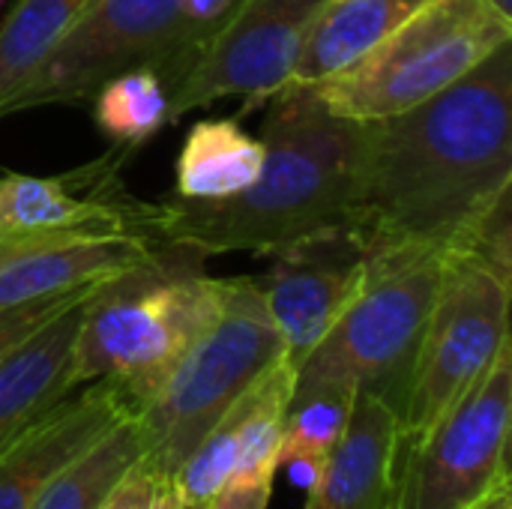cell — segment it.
Listing matches in <instances>:
<instances>
[{
    "mask_svg": "<svg viewBox=\"0 0 512 509\" xmlns=\"http://www.w3.org/2000/svg\"><path fill=\"white\" fill-rule=\"evenodd\" d=\"M210 33L186 18L180 0H87L3 114L90 102L105 81L141 66L156 69L171 93Z\"/></svg>",
    "mask_w": 512,
    "mask_h": 509,
    "instance_id": "cell-7",
    "label": "cell"
},
{
    "mask_svg": "<svg viewBox=\"0 0 512 509\" xmlns=\"http://www.w3.org/2000/svg\"><path fill=\"white\" fill-rule=\"evenodd\" d=\"M96 126L120 147H141L168 120V87L156 69H129L93 93Z\"/></svg>",
    "mask_w": 512,
    "mask_h": 509,
    "instance_id": "cell-22",
    "label": "cell"
},
{
    "mask_svg": "<svg viewBox=\"0 0 512 509\" xmlns=\"http://www.w3.org/2000/svg\"><path fill=\"white\" fill-rule=\"evenodd\" d=\"M489 6H495L504 18H510L512 21V0H486Z\"/></svg>",
    "mask_w": 512,
    "mask_h": 509,
    "instance_id": "cell-29",
    "label": "cell"
},
{
    "mask_svg": "<svg viewBox=\"0 0 512 509\" xmlns=\"http://www.w3.org/2000/svg\"><path fill=\"white\" fill-rule=\"evenodd\" d=\"M512 189V48L423 105L366 123L354 228L369 252H453Z\"/></svg>",
    "mask_w": 512,
    "mask_h": 509,
    "instance_id": "cell-1",
    "label": "cell"
},
{
    "mask_svg": "<svg viewBox=\"0 0 512 509\" xmlns=\"http://www.w3.org/2000/svg\"><path fill=\"white\" fill-rule=\"evenodd\" d=\"M512 189L498 195L489 210L465 231V237L456 243L453 252H462L483 267H489L495 276L510 282L512 276Z\"/></svg>",
    "mask_w": 512,
    "mask_h": 509,
    "instance_id": "cell-23",
    "label": "cell"
},
{
    "mask_svg": "<svg viewBox=\"0 0 512 509\" xmlns=\"http://www.w3.org/2000/svg\"><path fill=\"white\" fill-rule=\"evenodd\" d=\"M90 294L93 291L69 303L0 360V450L57 399L75 390L72 351Z\"/></svg>",
    "mask_w": 512,
    "mask_h": 509,
    "instance_id": "cell-16",
    "label": "cell"
},
{
    "mask_svg": "<svg viewBox=\"0 0 512 509\" xmlns=\"http://www.w3.org/2000/svg\"><path fill=\"white\" fill-rule=\"evenodd\" d=\"M189 509H204V507H189Z\"/></svg>",
    "mask_w": 512,
    "mask_h": 509,
    "instance_id": "cell-31",
    "label": "cell"
},
{
    "mask_svg": "<svg viewBox=\"0 0 512 509\" xmlns=\"http://www.w3.org/2000/svg\"><path fill=\"white\" fill-rule=\"evenodd\" d=\"M354 390L348 387H315L297 393L288 402L279 444V468H288L294 483L306 489L318 480L336 441L351 417Z\"/></svg>",
    "mask_w": 512,
    "mask_h": 509,
    "instance_id": "cell-21",
    "label": "cell"
},
{
    "mask_svg": "<svg viewBox=\"0 0 512 509\" xmlns=\"http://www.w3.org/2000/svg\"><path fill=\"white\" fill-rule=\"evenodd\" d=\"M264 165V144L234 117L201 120L189 129L177 156V192L183 201H225L249 189Z\"/></svg>",
    "mask_w": 512,
    "mask_h": 509,
    "instance_id": "cell-18",
    "label": "cell"
},
{
    "mask_svg": "<svg viewBox=\"0 0 512 509\" xmlns=\"http://www.w3.org/2000/svg\"><path fill=\"white\" fill-rule=\"evenodd\" d=\"M129 414V402L108 381L81 384L57 399L0 450V509L33 507L69 462Z\"/></svg>",
    "mask_w": 512,
    "mask_h": 509,
    "instance_id": "cell-14",
    "label": "cell"
},
{
    "mask_svg": "<svg viewBox=\"0 0 512 509\" xmlns=\"http://www.w3.org/2000/svg\"><path fill=\"white\" fill-rule=\"evenodd\" d=\"M270 255V270L255 279L282 336L285 360L297 369L363 288L369 246L354 225H333Z\"/></svg>",
    "mask_w": 512,
    "mask_h": 509,
    "instance_id": "cell-11",
    "label": "cell"
},
{
    "mask_svg": "<svg viewBox=\"0 0 512 509\" xmlns=\"http://www.w3.org/2000/svg\"><path fill=\"white\" fill-rule=\"evenodd\" d=\"M512 39V21L486 0H429L351 66L312 84L348 120L396 117L462 81Z\"/></svg>",
    "mask_w": 512,
    "mask_h": 509,
    "instance_id": "cell-6",
    "label": "cell"
},
{
    "mask_svg": "<svg viewBox=\"0 0 512 509\" xmlns=\"http://www.w3.org/2000/svg\"><path fill=\"white\" fill-rule=\"evenodd\" d=\"M261 126L258 180L225 201L150 204L144 237L207 255L276 252L306 234L351 225L366 123L333 114L312 84L276 90Z\"/></svg>",
    "mask_w": 512,
    "mask_h": 509,
    "instance_id": "cell-2",
    "label": "cell"
},
{
    "mask_svg": "<svg viewBox=\"0 0 512 509\" xmlns=\"http://www.w3.org/2000/svg\"><path fill=\"white\" fill-rule=\"evenodd\" d=\"M510 342L414 441L399 444L393 509H471L510 489Z\"/></svg>",
    "mask_w": 512,
    "mask_h": 509,
    "instance_id": "cell-8",
    "label": "cell"
},
{
    "mask_svg": "<svg viewBox=\"0 0 512 509\" xmlns=\"http://www.w3.org/2000/svg\"><path fill=\"white\" fill-rule=\"evenodd\" d=\"M324 0H240L204 39L195 63L168 93V120L216 99H270L294 81L309 24Z\"/></svg>",
    "mask_w": 512,
    "mask_h": 509,
    "instance_id": "cell-10",
    "label": "cell"
},
{
    "mask_svg": "<svg viewBox=\"0 0 512 509\" xmlns=\"http://www.w3.org/2000/svg\"><path fill=\"white\" fill-rule=\"evenodd\" d=\"M444 261L438 249L369 252L363 288L294 369L291 396L348 387L378 396L402 420Z\"/></svg>",
    "mask_w": 512,
    "mask_h": 509,
    "instance_id": "cell-4",
    "label": "cell"
},
{
    "mask_svg": "<svg viewBox=\"0 0 512 509\" xmlns=\"http://www.w3.org/2000/svg\"><path fill=\"white\" fill-rule=\"evenodd\" d=\"M12 0H0V18H3V12H6V6H9Z\"/></svg>",
    "mask_w": 512,
    "mask_h": 509,
    "instance_id": "cell-30",
    "label": "cell"
},
{
    "mask_svg": "<svg viewBox=\"0 0 512 509\" xmlns=\"http://www.w3.org/2000/svg\"><path fill=\"white\" fill-rule=\"evenodd\" d=\"M156 509H183L180 504H177V498H174V489H171V486L162 492V498H159V507Z\"/></svg>",
    "mask_w": 512,
    "mask_h": 509,
    "instance_id": "cell-28",
    "label": "cell"
},
{
    "mask_svg": "<svg viewBox=\"0 0 512 509\" xmlns=\"http://www.w3.org/2000/svg\"><path fill=\"white\" fill-rule=\"evenodd\" d=\"M171 486V480H165L150 459L144 456L120 483L117 489L105 498V504L99 509H156L162 492Z\"/></svg>",
    "mask_w": 512,
    "mask_h": 509,
    "instance_id": "cell-25",
    "label": "cell"
},
{
    "mask_svg": "<svg viewBox=\"0 0 512 509\" xmlns=\"http://www.w3.org/2000/svg\"><path fill=\"white\" fill-rule=\"evenodd\" d=\"M429 0H324L315 12L294 81L318 84L351 66Z\"/></svg>",
    "mask_w": 512,
    "mask_h": 509,
    "instance_id": "cell-17",
    "label": "cell"
},
{
    "mask_svg": "<svg viewBox=\"0 0 512 509\" xmlns=\"http://www.w3.org/2000/svg\"><path fill=\"white\" fill-rule=\"evenodd\" d=\"M399 414L372 393H354L351 417L318 480L306 509H393Z\"/></svg>",
    "mask_w": 512,
    "mask_h": 509,
    "instance_id": "cell-15",
    "label": "cell"
},
{
    "mask_svg": "<svg viewBox=\"0 0 512 509\" xmlns=\"http://www.w3.org/2000/svg\"><path fill=\"white\" fill-rule=\"evenodd\" d=\"M126 150L129 147H120L63 177H0V237L51 231H114L144 237L150 204L132 198L120 183Z\"/></svg>",
    "mask_w": 512,
    "mask_h": 509,
    "instance_id": "cell-12",
    "label": "cell"
},
{
    "mask_svg": "<svg viewBox=\"0 0 512 509\" xmlns=\"http://www.w3.org/2000/svg\"><path fill=\"white\" fill-rule=\"evenodd\" d=\"M510 342V282L480 261L447 252L420 339L399 444L423 435Z\"/></svg>",
    "mask_w": 512,
    "mask_h": 509,
    "instance_id": "cell-9",
    "label": "cell"
},
{
    "mask_svg": "<svg viewBox=\"0 0 512 509\" xmlns=\"http://www.w3.org/2000/svg\"><path fill=\"white\" fill-rule=\"evenodd\" d=\"M84 6L87 0H12L6 6L0 18V117Z\"/></svg>",
    "mask_w": 512,
    "mask_h": 509,
    "instance_id": "cell-20",
    "label": "cell"
},
{
    "mask_svg": "<svg viewBox=\"0 0 512 509\" xmlns=\"http://www.w3.org/2000/svg\"><path fill=\"white\" fill-rule=\"evenodd\" d=\"M87 291H93V288H87ZM87 291H75V294H66V297H51V300H42V303H30V306H21V309L0 312V360L6 354H12L45 321H51L57 312H63L78 297H84Z\"/></svg>",
    "mask_w": 512,
    "mask_h": 509,
    "instance_id": "cell-24",
    "label": "cell"
},
{
    "mask_svg": "<svg viewBox=\"0 0 512 509\" xmlns=\"http://www.w3.org/2000/svg\"><path fill=\"white\" fill-rule=\"evenodd\" d=\"M471 509H512V486L510 489L495 492V495H489V498H483L477 507H471Z\"/></svg>",
    "mask_w": 512,
    "mask_h": 509,
    "instance_id": "cell-27",
    "label": "cell"
},
{
    "mask_svg": "<svg viewBox=\"0 0 512 509\" xmlns=\"http://www.w3.org/2000/svg\"><path fill=\"white\" fill-rule=\"evenodd\" d=\"M144 456L147 438L138 417L129 414L99 444L69 462L30 509H99Z\"/></svg>",
    "mask_w": 512,
    "mask_h": 509,
    "instance_id": "cell-19",
    "label": "cell"
},
{
    "mask_svg": "<svg viewBox=\"0 0 512 509\" xmlns=\"http://www.w3.org/2000/svg\"><path fill=\"white\" fill-rule=\"evenodd\" d=\"M156 243L114 231L0 237V312L96 288L135 270Z\"/></svg>",
    "mask_w": 512,
    "mask_h": 509,
    "instance_id": "cell-13",
    "label": "cell"
},
{
    "mask_svg": "<svg viewBox=\"0 0 512 509\" xmlns=\"http://www.w3.org/2000/svg\"><path fill=\"white\" fill-rule=\"evenodd\" d=\"M240 0H180V9L186 12L189 21L207 27V30H216L219 21L237 6Z\"/></svg>",
    "mask_w": 512,
    "mask_h": 509,
    "instance_id": "cell-26",
    "label": "cell"
},
{
    "mask_svg": "<svg viewBox=\"0 0 512 509\" xmlns=\"http://www.w3.org/2000/svg\"><path fill=\"white\" fill-rule=\"evenodd\" d=\"M201 264L195 249L156 243L135 270L96 285L75 333V387L108 381L138 411L222 309L225 279Z\"/></svg>",
    "mask_w": 512,
    "mask_h": 509,
    "instance_id": "cell-3",
    "label": "cell"
},
{
    "mask_svg": "<svg viewBox=\"0 0 512 509\" xmlns=\"http://www.w3.org/2000/svg\"><path fill=\"white\" fill-rule=\"evenodd\" d=\"M279 360H285V345L258 279H225L222 309L213 324L189 345L159 390L132 411L147 438L150 465L165 480H174L201 438Z\"/></svg>",
    "mask_w": 512,
    "mask_h": 509,
    "instance_id": "cell-5",
    "label": "cell"
}]
</instances>
